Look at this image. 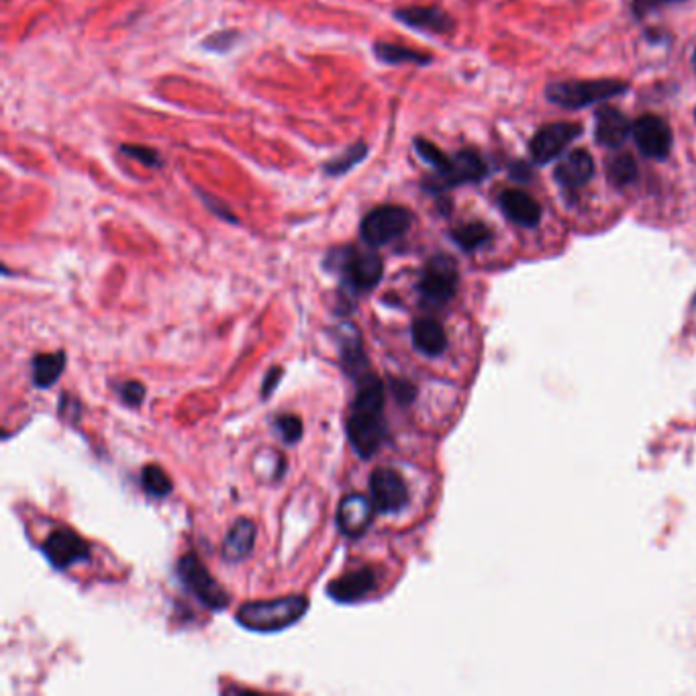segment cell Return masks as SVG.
I'll use <instances>...</instances> for the list:
<instances>
[{
    "label": "cell",
    "mask_w": 696,
    "mask_h": 696,
    "mask_svg": "<svg viewBox=\"0 0 696 696\" xmlns=\"http://www.w3.org/2000/svg\"><path fill=\"white\" fill-rule=\"evenodd\" d=\"M309 599L303 594H288L274 601H252L237 609V623L250 631L274 633L301 621L309 611Z\"/></svg>",
    "instance_id": "cell-2"
},
{
    "label": "cell",
    "mask_w": 696,
    "mask_h": 696,
    "mask_svg": "<svg viewBox=\"0 0 696 696\" xmlns=\"http://www.w3.org/2000/svg\"><path fill=\"white\" fill-rule=\"evenodd\" d=\"M274 427L280 433V439L284 443H288V445H294V443L301 441L303 429H305L301 417H296V415H280V417H276Z\"/></svg>",
    "instance_id": "cell-28"
},
{
    "label": "cell",
    "mask_w": 696,
    "mask_h": 696,
    "mask_svg": "<svg viewBox=\"0 0 696 696\" xmlns=\"http://www.w3.org/2000/svg\"><path fill=\"white\" fill-rule=\"evenodd\" d=\"M347 439L362 460H370L388 437L384 419V382L370 372L358 378L350 419L345 423Z\"/></svg>",
    "instance_id": "cell-1"
},
{
    "label": "cell",
    "mask_w": 696,
    "mask_h": 696,
    "mask_svg": "<svg viewBox=\"0 0 696 696\" xmlns=\"http://www.w3.org/2000/svg\"><path fill=\"white\" fill-rule=\"evenodd\" d=\"M676 3H684V0H633V13L637 17H643L652 11H658Z\"/></svg>",
    "instance_id": "cell-31"
},
{
    "label": "cell",
    "mask_w": 696,
    "mask_h": 696,
    "mask_svg": "<svg viewBox=\"0 0 696 696\" xmlns=\"http://www.w3.org/2000/svg\"><path fill=\"white\" fill-rule=\"evenodd\" d=\"M117 392L127 407H139L145 399V386L137 380H127V382L119 384Z\"/></svg>",
    "instance_id": "cell-29"
},
{
    "label": "cell",
    "mask_w": 696,
    "mask_h": 696,
    "mask_svg": "<svg viewBox=\"0 0 696 696\" xmlns=\"http://www.w3.org/2000/svg\"><path fill=\"white\" fill-rule=\"evenodd\" d=\"M374 511H376V507H374L372 499H366L364 494H358V492L347 494V496H343L339 507H337V515H335L337 529L345 537L358 539L372 525Z\"/></svg>",
    "instance_id": "cell-13"
},
{
    "label": "cell",
    "mask_w": 696,
    "mask_h": 696,
    "mask_svg": "<svg viewBox=\"0 0 696 696\" xmlns=\"http://www.w3.org/2000/svg\"><path fill=\"white\" fill-rule=\"evenodd\" d=\"M607 178L613 186H629L637 178V164L631 156L621 154L607 164Z\"/></svg>",
    "instance_id": "cell-26"
},
{
    "label": "cell",
    "mask_w": 696,
    "mask_h": 696,
    "mask_svg": "<svg viewBox=\"0 0 696 696\" xmlns=\"http://www.w3.org/2000/svg\"><path fill=\"white\" fill-rule=\"evenodd\" d=\"M178 576L184 588L209 611H223L229 605V592L211 576L207 566L196 554H186L178 560Z\"/></svg>",
    "instance_id": "cell-5"
},
{
    "label": "cell",
    "mask_w": 696,
    "mask_h": 696,
    "mask_svg": "<svg viewBox=\"0 0 696 696\" xmlns=\"http://www.w3.org/2000/svg\"><path fill=\"white\" fill-rule=\"evenodd\" d=\"M256 537H258V527L252 519H237L223 541V560L237 564L243 562L247 556L252 554L254 545H256Z\"/></svg>",
    "instance_id": "cell-15"
},
{
    "label": "cell",
    "mask_w": 696,
    "mask_h": 696,
    "mask_svg": "<svg viewBox=\"0 0 696 696\" xmlns=\"http://www.w3.org/2000/svg\"><path fill=\"white\" fill-rule=\"evenodd\" d=\"M413 221L415 217L409 209L399 205H384L364 217L360 235L370 247H382L401 239L411 229Z\"/></svg>",
    "instance_id": "cell-7"
},
{
    "label": "cell",
    "mask_w": 696,
    "mask_h": 696,
    "mask_svg": "<svg viewBox=\"0 0 696 696\" xmlns=\"http://www.w3.org/2000/svg\"><path fill=\"white\" fill-rule=\"evenodd\" d=\"M327 266L341 274L343 286L354 292H370L384 276V262L376 252H362L358 247H343L327 258Z\"/></svg>",
    "instance_id": "cell-3"
},
{
    "label": "cell",
    "mask_w": 696,
    "mask_h": 696,
    "mask_svg": "<svg viewBox=\"0 0 696 696\" xmlns=\"http://www.w3.org/2000/svg\"><path fill=\"white\" fill-rule=\"evenodd\" d=\"M458 282H460V274H458V266L454 258L437 254L425 264L417 290L421 294L423 303L431 307H441L452 301L458 290Z\"/></svg>",
    "instance_id": "cell-6"
},
{
    "label": "cell",
    "mask_w": 696,
    "mask_h": 696,
    "mask_svg": "<svg viewBox=\"0 0 696 696\" xmlns=\"http://www.w3.org/2000/svg\"><path fill=\"white\" fill-rule=\"evenodd\" d=\"M582 133L576 123H552L541 127L531 139L529 152L535 164H548L564 154V149Z\"/></svg>",
    "instance_id": "cell-10"
},
{
    "label": "cell",
    "mask_w": 696,
    "mask_h": 696,
    "mask_svg": "<svg viewBox=\"0 0 696 696\" xmlns=\"http://www.w3.org/2000/svg\"><path fill=\"white\" fill-rule=\"evenodd\" d=\"M594 174V162L586 149H574L556 168V180L564 188H580Z\"/></svg>",
    "instance_id": "cell-20"
},
{
    "label": "cell",
    "mask_w": 696,
    "mask_h": 696,
    "mask_svg": "<svg viewBox=\"0 0 696 696\" xmlns=\"http://www.w3.org/2000/svg\"><path fill=\"white\" fill-rule=\"evenodd\" d=\"M66 352H56V354H37L31 362L33 368V384L39 390H45L49 386H54L64 370H66Z\"/></svg>",
    "instance_id": "cell-22"
},
{
    "label": "cell",
    "mask_w": 696,
    "mask_h": 696,
    "mask_svg": "<svg viewBox=\"0 0 696 696\" xmlns=\"http://www.w3.org/2000/svg\"><path fill=\"white\" fill-rule=\"evenodd\" d=\"M366 154H368L366 143H356L354 147L347 149L345 156H341V158H337L335 162L327 164V166H325V172L331 174V176H341V174H345V172H350L356 164H360V162L366 158Z\"/></svg>",
    "instance_id": "cell-27"
},
{
    "label": "cell",
    "mask_w": 696,
    "mask_h": 696,
    "mask_svg": "<svg viewBox=\"0 0 696 696\" xmlns=\"http://www.w3.org/2000/svg\"><path fill=\"white\" fill-rule=\"evenodd\" d=\"M392 386V394H394V399L396 401H399L401 405H409L413 399H415V394H417V390H415V386L411 384V382H407V380H396V378H392V382H390Z\"/></svg>",
    "instance_id": "cell-32"
},
{
    "label": "cell",
    "mask_w": 696,
    "mask_h": 696,
    "mask_svg": "<svg viewBox=\"0 0 696 696\" xmlns=\"http://www.w3.org/2000/svg\"><path fill=\"white\" fill-rule=\"evenodd\" d=\"M374 54L386 64H407V62L409 64H427V62H431L429 56L415 52V49L392 45V43H376Z\"/></svg>",
    "instance_id": "cell-23"
},
{
    "label": "cell",
    "mask_w": 696,
    "mask_h": 696,
    "mask_svg": "<svg viewBox=\"0 0 696 696\" xmlns=\"http://www.w3.org/2000/svg\"><path fill=\"white\" fill-rule=\"evenodd\" d=\"M282 368H272L268 374H266V378H264V382H262V396H264V399H270V396H272V392L276 390V386H278V382H280V378H282Z\"/></svg>",
    "instance_id": "cell-33"
},
{
    "label": "cell",
    "mask_w": 696,
    "mask_h": 696,
    "mask_svg": "<svg viewBox=\"0 0 696 696\" xmlns=\"http://www.w3.org/2000/svg\"><path fill=\"white\" fill-rule=\"evenodd\" d=\"M415 350L427 358H437L447 350V333L443 325L431 317H421L411 327Z\"/></svg>",
    "instance_id": "cell-19"
},
{
    "label": "cell",
    "mask_w": 696,
    "mask_h": 696,
    "mask_svg": "<svg viewBox=\"0 0 696 696\" xmlns=\"http://www.w3.org/2000/svg\"><path fill=\"white\" fill-rule=\"evenodd\" d=\"M452 239L462 247L464 252H474L492 239V233L484 223H468L454 229Z\"/></svg>",
    "instance_id": "cell-25"
},
{
    "label": "cell",
    "mask_w": 696,
    "mask_h": 696,
    "mask_svg": "<svg viewBox=\"0 0 696 696\" xmlns=\"http://www.w3.org/2000/svg\"><path fill=\"white\" fill-rule=\"evenodd\" d=\"M692 66H694V70H696V52H694V58H692Z\"/></svg>",
    "instance_id": "cell-34"
},
{
    "label": "cell",
    "mask_w": 696,
    "mask_h": 696,
    "mask_svg": "<svg viewBox=\"0 0 696 696\" xmlns=\"http://www.w3.org/2000/svg\"><path fill=\"white\" fill-rule=\"evenodd\" d=\"M633 125L629 119L613 107H603L596 113V127H594V139L599 141L603 147H619L627 141L631 135Z\"/></svg>",
    "instance_id": "cell-16"
},
{
    "label": "cell",
    "mask_w": 696,
    "mask_h": 696,
    "mask_svg": "<svg viewBox=\"0 0 696 696\" xmlns=\"http://www.w3.org/2000/svg\"><path fill=\"white\" fill-rule=\"evenodd\" d=\"M499 205L509 221L519 227H535L541 221V207L523 190H505L499 198Z\"/></svg>",
    "instance_id": "cell-17"
},
{
    "label": "cell",
    "mask_w": 696,
    "mask_h": 696,
    "mask_svg": "<svg viewBox=\"0 0 696 696\" xmlns=\"http://www.w3.org/2000/svg\"><path fill=\"white\" fill-rule=\"evenodd\" d=\"M484 176L486 164L482 162V158L476 152H470V149H462L456 156H450V164L441 172H435V178L427 186L431 190H445L466 182H478Z\"/></svg>",
    "instance_id": "cell-12"
},
{
    "label": "cell",
    "mask_w": 696,
    "mask_h": 696,
    "mask_svg": "<svg viewBox=\"0 0 696 696\" xmlns=\"http://www.w3.org/2000/svg\"><path fill=\"white\" fill-rule=\"evenodd\" d=\"M368 488L376 511L382 515H396L409 505L407 482L394 468H376L370 474Z\"/></svg>",
    "instance_id": "cell-8"
},
{
    "label": "cell",
    "mask_w": 696,
    "mask_h": 696,
    "mask_svg": "<svg viewBox=\"0 0 696 696\" xmlns=\"http://www.w3.org/2000/svg\"><path fill=\"white\" fill-rule=\"evenodd\" d=\"M141 488L149 496H154V499H164V496H168L172 492L174 484H172L166 470H162L156 464H149L141 470Z\"/></svg>",
    "instance_id": "cell-24"
},
{
    "label": "cell",
    "mask_w": 696,
    "mask_h": 696,
    "mask_svg": "<svg viewBox=\"0 0 696 696\" xmlns=\"http://www.w3.org/2000/svg\"><path fill=\"white\" fill-rule=\"evenodd\" d=\"M394 17L413 29L435 33V35L450 33L454 27L452 17L445 11H441L439 7H411V9L396 11Z\"/></svg>",
    "instance_id": "cell-18"
},
{
    "label": "cell",
    "mask_w": 696,
    "mask_h": 696,
    "mask_svg": "<svg viewBox=\"0 0 696 696\" xmlns=\"http://www.w3.org/2000/svg\"><path fill=\"white\" fill-rule=\"evenodd\" d=\"M631 135L643 156L664 160L672 149V131L662 117L643 115L633 123Z\"/></svg>",
    "instance_id": "cell-11"
},
{
    "label": "cell",
    "mask_w": 696,
    "mask_h": 696,
    "mask_svg": "<svg viewBox=\"0 0 696 696\" xmlns=\"http://www.w3.org/2000/svg\"><path fill=\"white\" fill-rule=\"evenodd\" d=\"M337 345H339V354H341V362L345 366V370L350 374H358L362 366L368 364L366 356H364V347H362V335L354 325H339V337Z\"/></svg>",
    "instance_id": "cell-21"
},
{
    "label": "cell",
    "mask_w": 696,
    "mask_h": 696,
    "mask_svg": "<svg viewBox=\"0 0 696 696\" xmlns=\"http://www.w3.org/2000/svg\"><path fill=\"white\" fill-rule=\"evenodd\" d=\"M376 588V574L370 568H360L354 572H347L339 578H335L329 586H327V594L335 603H343V605H352V603H360L362 599Z\"/></svg>",
    "instance_id": "cell-14"
},
{
    "label": "cell",
    "mask_w": 696,
    "mask_h": 696,
    "mask_svg": "<svg viewBox=\"0 0 696 696\" xmlns=\"http://www.w3.org/2000/svg\"><path fill=\"white\" fill-rule=\"evenodd\" d=\"M41 552L56 570H68L74 564L90 560L88 543L72 529H58L49 533L41 543Z\"/></svg>",
    "instance_id": "cell-9"
},
{
    "label": "cell",
    "mask_w": 696,
    "mask_h": 696,
    "mask_svg": "<svg viewBox=\"0 0 696 696\" xmlns=\"http://www.w3.org/2000/svg\"><path fill=\"white\" fill-rule=\"evenodd\" d=\"M629 84L623 80H568L554 82L545 88L548 101L564 109H582L607 98L627 92Z\"/></svg>",
    "instance_id": "cell-4"
},
{
    "label": "cell",
    "mask_w": 696,
    "mask_h": 696,
    "mask_svg": "<svg viewBox=\"0 0 696 696\" xmlns=\"http://www.w3.org/2000/svg\"><path fill=\"white\" fill-rule=\"evenodd\" d=\"M123 154L139 160L141 164L149 166V168H158L160 166V156L154 152V149L149 147H141V145H123Z\"/></svg>",
    "instance_id": "cell-30"
}]
</instances>
